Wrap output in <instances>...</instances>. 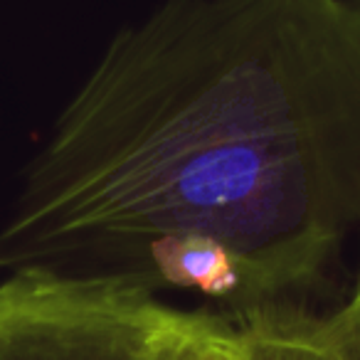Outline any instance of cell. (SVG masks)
I'll return each mask as SVG.
<instances>
[{"mask_svg":"<svg viewBox=\"0 0 360 360\" xmlns=\"http://www.w3.org/2000/svg\"><path fill=\"white\" fill-rule=\"evenodd\" d=\"M333 314L338 316L348 328H353L355 333H360V274H358V281H355L353 294H350L348 301H343V306H338Z\"/></svg>","mask_w":360,"mask_h":360,"instance_id":"obj_4","label":"cell"},{"mask_svg":"<svg viewBox=\"0 0 360 360\" xmlns=\"http://www.w3.org/2000/svg\"><path fill=\"white\" fill-rule=\"evenodd\" d=\"M0 360H250L240 323L114 276L25 266L0 281Z\"/></svg>","mask_w":360,"mask_h":360,"instance_id":"obj_2","label":"cell"},{"mask_svg":"<svg viewBox=\"0 0 360 360\" xmlns=\"http://www.w3.org/2000/svg\"><path fill=\"white\" fill-rule=\"evenodd\" d=\"M360 230V0H163L22 170L0 271L314 309Z\"/></svg>","mask_w":360,"mask_h":360,"instance_id":"obj_1","label":"cell"},{"mask_svg":"<svg viewBox=\"0 0 360 360\" xmlns=\"http://www.w3.org/2000/svg\"><path fill=\"white\" fill-rule=\"evenodd\" d=\"M250 360H360V333L338 316L279 309L242 321Z\"/></svg>","mask_w":360,"mask_h":360,"instance_id":"obj_3","label":"cell"}]
</instances>
